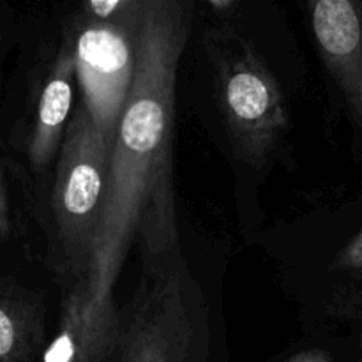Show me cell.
I'll list each match as a JSON object with an SVG mask.
<instances>
[{"mask_svg":"<svg viewBox=\"0 0 362 362\" xmlns=\"http://www.w3.org/2000/svg\"><path fill=\"white\" fill-rule=\"evenodd\" d=\"M189 4L147 0L138 35L133 87L112 147L105 205L83 279L92 306L113 303V290L134 237L152 257L177 251L172 197L175 78L191 21Z\"/></svg>","mask_w":362,"mask_h":362,"instance_id":"obj_1","label":"cell"},{"mask_svg":"<svg viewBox=\"0 0 362 362\" xmlns=\"http://www.w3.org/2000/svg\"><path fill=\"white\" fill-rule=\"evenodd\" d=\"M42 334L37 297L13 283H0V362H34Z\"/></svg>","mask_w":362,"mask_h":362,"instance_id":"obj_9","label":"cell"},{"mask_svg":"<svg viewBox=\"0 0 362 362\" xmlns=\"http://www.w3.org/2000/svg\"><path fill=\"white\" fill-rule=\"evenodd\" d=\"M286 362H331V357H329L325 352H322V350L311 349V350H304V352L296 354V356L290 357Z\"/></svg>","mask_w":362,"mask_h":362,"instance_id":"obj_11","label":"cell"},{"mask_svg":"<svg viewBox=\"0 0 362 362\" xmlns=\"http://www.w3.org/2000/svg\"><path fill=\"white\" fill-rule=\"evenodd\" d=\"M115 362H209L211 318L200 286L173 251L120 311Z\"/></svg>","mask_w":362,"mask_h":362,"instance_id":"obj_2","label":"cell"},{"mask_svg":"<svg viewBox=\"0 0 362 362\" xmlns=\"http://www.w3.org/2000/svg\"><path fill=\"white\" fill-rule=\"evenodd\" d=\"M11 228H13V223H11L9 197H7L6 180L0 172V239H6L11 233Z\"/></svg>","mask_w":362,"mask_h":362,"instance_id":"obj_10","label":"cell"},{"mask_svg":"<svg viewBox=\"0 0 362 362\" xmlns=\"http://www.w3.org/2000/svg\"><path fill=\"white\" fill-rule=\"evenodd\" d=\"M311 25L325 64L354 106H362V23L350 0H318Z\"/></svg>","mask_w":362,"mask_h":362,"instance_id":"obj_7","label":"cell"},{"mask_svg":"<svg viewBox=\"0 0 362 362\" xmlns=\"http://www.w3.org/2000/svg\"><path fill=\"white\" fill-rule=\"evenodd\" d=\"M205 48L233 147L240 158L260 161L288 127L281 90L253 46L232 28H209Z\"/></svg>","mask_w":362,"mask_h":362,"instance_id":"obj_4","label":"cell"},{"mask_svg":"<svg viewBox=\"0 0 362 362\" xmlns=\"http://www.w3.org/2000/svg\"><path fill=\"white\" fill-rule=\"evenodd\" d=\"M120 310L115 300L92 306L78 285L64 297L55 336L42 362H115L120 341Z\"/></svg>","mask_w":362,"mask_h":362,"instance_id":"obj_6","label":"cell"},{"mask_svg":"<svg viewBox=\"0 0 362 362\" xmlns=\"http://www.w3.org/2000/svg\"><path fill=\"white\" fill-rule=\"evenodd\" d=\"M76 78L74 55L71 42H66L57 53L52 71L46 78L35 106L34 129L28 144V159L37 172H42L59 156L64 134L69 126L73 105V80Z\"/></svg>","mask_w":362,"mask_h":362,"instance_id":"obj_8","label":"cell"},{"mask_svg":"<svg viewBox=\"0 0 362 362\" xmlns=\"http://www.w3.org/2000/svg\"><path fill=\"white\" fill-rule=\"evenodd\" d=\"M145 6L147 0H134L126 13L113 20L85 16L69 41L83 105L110 147L133 87Z\"/></svg>","mask_w":362,"mask_h":362,"instance_id":"obj_5","label":"cell"},{"mask_svg":"<svg viewBox=\"0 0 362 362\" xmlns=\"http://www.w3.org/2000/svg\"><path fill=\"white\" fill-rule=\"evenodd\" d=\"M112 147L81 105L69 120L57 156L52 214L64 262L81 283L105 205Z\"/></svg>","mask_w":362,"mask_h":362,"instance_id":"obj_3","label":"cell"}]
</instances>
